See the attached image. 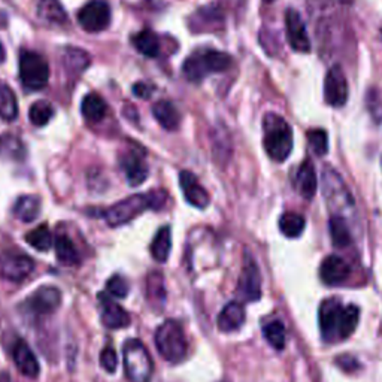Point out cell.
<instances>
[{
    "label": "cell",
    "mask_w": 382,
    "mask_h": 382,
    "mask_svg": "<svg viewBox=\"0 0 382 382\" xmlns=\"http://www.w3.org/2000/svg\"><path fill=\"white\" fill-rule=\"evenodd\" d=\"M238 293L246 302H257L261 297V275L253 256L248 253L238 282Z\"/></svg>",
    "instance_id": "cell-11"
},
{
    "label": "cell",
    "mask_w": 382,
    "mask_h": 382,
    "mask_svg": "<svg viewBox=\"0 0 382 382\" xmlns=\"http://www.w3.org/2000/svg\"><path fill=\"white\" fill-rule=\"evenodd\" d=\"M12 357L14 363L18 367V371L28 378H37L41 372V366L36 359V355L32 352L30 347L24 340L18 339L12 350Z\"/></svg>",
    "instance_id": "cell-16"
},
{
    "label": "cell",
    "mask_w": 382,
    "mask_h": 382,
    "mask_svg": "<svg viewBox=\"0 0 382 382\" xmlns=\"http://www.w3.org/2000/svg\"><path fill=\"white\" fill-rule=\"evenodd\" d=\"M61 303V292L56 287H41L28 299L32 312L47 315L54 312Z\"/></svg>",
    "instance_id": "cell-13"
},
{
    "label": "cell",
    "mask_w": 382,
    "mask_h": 382,
    "mask_svg": "<svg viewBox=\"0 0 382 382\" xmlns=\"http://www.w3.org/2000/svg\"><path fill=\"white\" fill-rule=\"evenodd\" d=\"M323 186L327 203L338 210H344L342 208H354L352 196L350 194L345 182L342 181L339 174L330 166L324 167L323 172Z\"/></svg>",
    "instance_id": "cell-7"
},
{
    "label": "cell",
    "mask_w": 382,
    "mask_h": 382,
    "mask_svg": "<svg viewBox=\"0 0 382 382\" xmlns=\"http://www.w3.org/2000/svg\"><path fill=\"white\" fill-rule=\"evenodd\" d=\"M265 2H268V4H270V2H273V0H265Z\"/></svg>",
    "instance_id": "cell-45"
},
{
    "label": "cell",
    "mask_w": 382,
    "mask_h": 382,
    "mask_svg": "<svg viewBox=\"0 0 382 382\" xmlns=\"http://www.w3.org/2000/svg\"><path fill=\"white\" fill-rule=\"evenodd\" d=\"M308 142L311 145L315 155L323 157L328 151V138L326 130L323 129H312L308 131Z\"/></svg>",
    "instance_id": "cell-37"
},
{
    "label": "cell",
    "mask_w": 382,
    "mask_h": 382,
    "mask_svg": "<svg viewBox=\"0 0 382 382\" xmlns=\"http://www.w3.org/2000/svg\"><path fill=\"white\" fill-rule=\"evenodd\" d=\"M321 335L326 342H339L350 338L359 326L360 309L355 305L344 306L339 299H326L318 312Z\"/></svg>",
    "instance_id": "cell-1"
},
{
    "label": "cell",
    "mask_w": 382,
    "mask_h": 382,
    "mask_svg": "<svg viewBox=\"0 0 382 382\" xmlns=\"http://www.w3.org/2000/svg\"><path fill=\"white\" fill-rule=\"evenodd\" d=\"M351 269L348 263L340 258L339 256H328L323 260L320 275L324 284L327 285H339L348 280Z\"/></svg>",
    "instance_id": "cell-15"
},
{
    "label": "cell",
    "mask_w": 382,
    "mask_h": 382,
    "mask_svg": "<svg viewBox=\"0 0 382 382\" xmlns=\"http://www.w3.org/2000/svg\"><path fill=\"white\" fill-rule=\"evenodd\" d=\"M35 269V261L21 253L0 254V278L11 282H21L29 278Z\"/></svg>",
    "instance_id": "cell-9"
},
{
    "label": "cell",
    "mask_w": 382,
    "mask_h": 382,
    "mask_svg": "<svg viewBox=\"0 0 382 382\" xmlns=\"http://www.w3.org/2000/svg\"><path fill=\"white\" fill-rule=\"evenodd\" d=\"M78 23L85 32L99 33L105 30L111 23V8L105 0H90L80 12H78Z\"/></svg>",
    "instance_id": "cell-8"
},
{
    "label": "cell",
    "mask_w": 382,
    "mask_h": 382,
    "mask_svg": "<svg viewBox=\"0 0 382 382\" xmlns=\"http://www.w3.org/2000/svg\"><path fill=\"white\" fill-rule=\"evenodd\" d=\"M285 29L290 47L297 52H303V54L311 51V39L306 25L303 23L299 12L293 8L285 11Z\"/></svg>",
    "instance_id": "cell-12"
},
{
    "label": "cell",
    "mask_w": 382,
    "mask_h": 382,
    "mask_svg": "<svg viewBox=\"0 0 382 382\" xmlns=\"http://www.w3.org/2000/svg\"><path fill=\"white\" fill-rule=\"evenodd\" d=\"M23 150L21 142L12 136H4L0 139V151H4L8 157H20V151Z\"/></svg>",
    "instance_id": "cell-41"
},
{
    "label": "cell",
    "mask_w": 382,
    "mask_h": 382,
    "mask_svg": "<svg viewBox=\"0 0 382 382\" xmlns=\"http://www.w3.org/2000/svg\"><path fill=\"white\" fill-rule=\"evenodd\" d=\"M350 96L347 76L340 66L335 64L328 69L324 80V100L333 108H342Z\"/></svg>",
    "instance_id": "cell-10"
},
{
    "label": "cell",
    "mask_w": 382,
    "mask_h": 382,
    "mask_svg": "<svg viewBox=\"0 0 382 382\" xmlns=\"http://www.w3.org/2000/svg\"><path fill=\"white\" fill-rule=\"evenodd\" d=\"M263 335L265 339L275 350H284L285 340H287V332L285 327L281 321H270L265 327H263Z\"/></svg>",
    "instance_id": "cell-35"
},
{
    "label": "cell",
    "mask_w": 382,
    "mask_h": 382,
    "mask_svg": "<svg viewBox=\"0 0 382 382\" xmlns=\"http://www.w3.org/2000/svg\"><path fill=\"white\" fill-rule=\"evenodd\" d=\"M52 114H54V109H52L51 103H48L47 100L35 102L29 109L30 121L37 127H42V126L48 124V121L52 118Z\"/></svg>",
    "instance_id": "cell-36"
},
{
    "label": "cell",
    "mask_w": 382,
    "mask_h": 382,
    "mask_svg": "<svg viewBox=\"0 0 382 382\" xmlns=\"http://www.w3.org/2000/svg\"><path fill=\"white\" fill-rule=\"evenodd\" d=\"M102 305V321L108 328H123L130 324V315L105 294H99Z\"/></svg>",
    "instance_id": "cell-17"
},
{
    "label": "cell",
    "mask_w": 382,
    "mask_h": 382,
    "mask_svg": "<svg viewBox=\"0 0 382 382\" xmlns=\"http://www.w3.org/2000/svg\"><path fill=\"white\" fill-rule=\"evenodd\" d=\"M381 36H382V30H381Z\"/></svg>",
    "instance_id": "cell-46"
},
{
    "label": "cell",
    "mask_w": 382,
    "mask_h": 382,
    "mask_svg": "<svg viewBox=\"0 0 382 382\" xmlns=\"http://www.w3.org/2000/svg\"><path fill=\"white\" fill-rule=\"evenodd\" d=\"M133 47L143 57L154 59L160 54V39L153 30H142L131 37Z\"/></svg>",
    "instance_id": "cell-22"
},
{
    "label": "cell",
    "mask_w": 382,
    "mask_h": 382,
    "mask_svg": "<svg viewBox=\"0 0 382 382\" xmlns=\"http://www.w3.org/2000/svg\"><path fill=\"white\" fill-rule=\"evenodd\" d=\"M366 105H367V109H369V112H371L374 120L376 123H381L382 121V99L375 88L367 91Z\"/></svg>",
    "instance_id": "cell-38"
},
{
    "label": "cell",
    "mask_w": 382,
    "mask_h": 382,
    "mask_svg": "<svg viewBox=\"0 0 382 382\" xmlns=\"http://www.w3.org/2000/svg\"><path fill=\"white\" fill-rule=\"evenodd\" d=\"M306 226V221L300 214L296 213H285L280 218V230L282 232L284 236L287 238H299V236L303 233Z\"/></svg>",
    "instance_id": "cell-33"
},
{
    "label": "cell",
    "mask_w": 382,
    "mask_h": 382,
    "mask_svg": "<svg viewBox=\"0 0 382 382\" xmlns=\"http://www.w3.org/2000/svg\"><path fill=\"white\" fill-rule=\"evenodd\" d=\"M147 297L148 302L155 308H163L166 302V288H165V278L159 272H154L148 276L147 281Z\"/></svg>",
    "instance_id": "cell-31"
},
{
    "label": "cell",
    "mask_w": 382,
    "mask_h": 382,
    "mask_svg": "<svg viewBox=\"0 0 382 382\" xmlns=\"http://www.w3.org/2000/svg\"><path fill=\"white\" fill-rule=\"evenodd\" d=\"M328 230H330L332 242L335 246L345 248L351 244L352 238L348 229V224L342 215H333L330 218V222H328Z\"/></svg>",
    "instance_id": "cell-32"
},
{
    "label": "cell",
    "mask_w": 382,
    "mask_h": 382,
    "mask_svg": "<svg viewBox=\"0 0 382 382\" xmlns=\"http://www.w3.org/2000/svg\"><path fill=\"white\" fill-rule=\"evenodd\" d=\"M63 61H64L66 68L72 71L73 73H81L90 66L91 57L87 51H84L81 48L69 47V48L64 49Z\"/></svg>",
    "instance_id": "cell-30"
},
{
    "label": "cell",
    "mask_w": 382,
    "mask_h": 382,
    "mask_svg": "<svg viewBox=\"0 0 382 382\" xmlns=\"http://www.w3.org/2000/svg\"><path fill=\"white\" fill-rule=\"evenodd\" d=\"M179 187L182 190L184 199H186L191 206L197 209H205L209 205V194L201 186L197 178L189 172V170H182L179 174Z\"/></svg>",
    "instance_id": "cell-14"
},
{
    "label": "cell",
    "mask_w": 382,
    "mask_h": 382,
    "mask_svg": "<svg viewBox=\"0 0 382 382\" xmlns=\"http://www.w3.org/2000/svg\"><path fill=\"white\" fill-rule=\"evenodd\" d=\"M107 103L96 93H90L83 99L81 112L88 123L102 121L107 115Z\"/></svg>",
    "instance_id": "cell-24"
},
{
    "label": "cell",
    "mask_w": 382,
    "mask_h": 382,
    "mask_svg": "<svg viewBox=\"0 0 382 382\" xmlns=\"http://www.w3.org/2000/svg\"><path fill=\"white\" fill-rule=\"evenodd\" d=\"M37 17L51 24H64L68 21V12L64 11L60 0H39Z\"/></svg>",
    "instance_id": "cell-23"
},
{
    "label": "cell",
    "mask_w": 382,
    "mask_h": 382,
    "mask_svg": "<svg viewBox=\"0 0 382 382\" xmlns=\"http://www.w3.org/2000/svg\"><path fill=\"white\" fill-rule=\"evenodd\" d=\"M153 115L163 129L177 130L181 123V115L172 103L160 100L153 105Z\"/></svg>",
    "instance_id": "cell-21"
},
{
    "label": "cell",
    "mask_w": 382,
    "mask_h": 382,
    "mask_svg": "<svg viewBox=\"0 0 382 382\" xmlns=\"http://www.w3.org/2000/svg\"><path fill=\"white\" fill-rule=\"evenodd\" d=\"M296 186L297 191L305 197L306 201H312L315 193H317V174H315L314 165L306 160L300 165L296 174Z\"/></svg>",
    "instance_id": "cell-19"
},
{
    "label": "cell",
    "mask_w": 382,
    "mask_h": 382,
    "mask_svg": "<svg viewBox=\"0 0 382 382\" xmlns=\"http://www.w3.org/2000/svg\"><path fill=\"white\" fill-rule=\"evenodd\" d=\"M155 347L162 357L169 363H181L186 359L189 345L179 323L167 320L155 332Z\"/></svg>",
    "instance_id": "cell-4"
},
{
    "label": "cell",
    "mask_w": 382,
    "mask_h": 382,
    "mask_svg": "<svg viewBox=\"0 0 382 382\" xmlns=\"http://www.w3.org/2000/svg\"><path fill=\"white\" fill-rule=\"evenodd\" d=\"M124 374L131 382H150L154 363L150 352L139 339H130L124 344Z\"/></svg>",
    "instance_id": "cell-5"
},
{
    "label": "cell",
    "mask_w": 382,
    "mask_h": 382,
    "mask_svg": "<svg viewBox=\"0 0 382 382\" xmlns=\"http://www.w3.org/2000/svg\"><path fill=\"white\" fill-rule=\"evenodd\" d=\"M20 78L23 85L30 91H41L49 80L47 60L33 51H23L20 56Z\"/></svg>",
    "instance_id": "cell-6"
},
{
    "label": "cell",
    "mask_w": 382,
    "mask_h": 382,
    "mask_svg": "<svg viewBox=\"0 0 382 382\" xmlns=\"http://www.w3.org/2000/svg\"><path fill=\"white\" fill-rule=\"evenodd\" d=\"M107 290L108 293L117 299H123L129 294V285L126 280L120 275H114L108 280L107 282Z\"/></svg>",
    "instance_id": "cell-39"
},
{
    "label": "cell",
    "mask_w": 382,
    "mask_h": 382,
    "mask_svg": "<svg viewBox=\"0 0 382 382\" xmlns=\"http://www.w3.org/2000/svg\"><path fill=\"white\" fill-rule=\"evenodd\" d=\"M18 117V103L14 91L0 81V118L5 121H14Z\"/></svg>",
    "instance_id": "cell-27"
},
{
    "label": "cell",
    "mask_w": 382,
    "mask_h": 382,
    "mask_svg": "<svg viewBox=\"0 0 382 382\" xmlns=\"http://www.w3.org/2000/svg\"><path fill=\"white\" fill-rule=\"evenodd\" d=\"M196 17H197L196 18V28H199V25L205 21V23H209L210 29H213L214 25L217 28V24H220L222 21V16L220 14V11L217 8H213V6L199 11L196 14Z\"/></svg>",
    "instance_id": "cell-40"
},
{
    "label": "cell",
    "mask_w": 382,
    "mask_h": 382,
    "mask_svg": "<svg viewBox=\"0 0 382 382\" xmlns=\"http://www.w3.org/2000/svg\"><path fill=\"white\" fill-rule=\"evenodd\" d=\"M56 246V254L60 263L66 266H75L80 263V254H78V249L75 244L71 241L69 236L60 234L54 242Z\"/></svg>",
    "instance_id": "cell-28"
},
{
    "label": "cell",
    "mask_w": 382,
    "mask_h": 382,
    "mask_svg": "<svg viewBox=\"0 0 382 382\" xmlns=\"http://www.w3.org/2000/svg\"><path fill=\"white\" fill-rule=\"evenodd\" d=\"M263 131L265 139L263 145L270 159L276 163H282L287 160L293 151V129L287 123L285 118L278 114L269 112L263 120Z\"/></svg>",
    "instance_id": "cell-3"
},
{
    "label": "cell",
    "mask_w": 382,
    "mask_h": 382,
    "mask_svg": "<svg viewBox=\"0 0 382 382\" xmlns=\"http://www.w3.org/2000/svg\"><path fill=\"white\" fill-rule=\"evenodd\" d=\"M245 321V309L238 302H230L218 315L217 326L221 332H234L242 327Z\"/></svg>",
    "instance_id": "cell-18"
},
{
    "label": "cell",
    "mask_w": 382,
    "mask_h": 382,
    "mask_svg": "<svg viewBox=\"0 0 382 382\" xmlns=\"http://www.w3.org/2000/svg\"><path fill=\"white\" fill-rule=\"evenodd\" d=\"M6 59V52H5V48L2 45V42H0V64H2Z\"/></svg>",
    "instance_id": "cell-44"
},
{
    "label": "cell",
    "mask_w": 382,
    "mask_h": 382,
    "mask_svg": "<svg viewBox=\"0 0 382 382\" xmlns=\"http://www.w3.org/2000/svg\"><path fill=\"white\" fill-rule=\"evenodd\" d=\"M170 249H172V233H170V227H162L157 232L155 238L151 244V254L154 260L159 263H165L169 258Z\"/></svg>",
    "instance_id": "cell-29"
},
{
    "label": "cell",
    "mask_w": 382,
    "mask_h": 382,
    "mask_svg": "<svg viewBox=\"0 0 382 382\" xmlns=\"http://www.w3.org/2000/svg\"><path fill=\"white\" fill-rule=\"evenodd\" d=\"M201 60L203 63V68L206 73H214V72H224L230 69L233 63L232 57L226 52L215 51V49H208L205 52H199Z\"/></svg>",
    "instance_id": "cell-26"
},
{
    "label": "cell",
    "mask_w": 382,
    "mask_h": 382,
    "mask_svg": "<svg viewBox=\"0 0 382 382\" xmlns=\"http://www.w3.org/2000/svg\"><path fill=\"white\" fill-rule=\"evenodd\" d=\"M166 201L167 193L165 190H157L147 194H133L105 210L103 218L111 227H118L136 218L143 210L162 209Z\"/></svg>",
    "instance_id": "cell-2"
},
{
    "label": "cell",
    "mask_w": 382,
    "mask_h": 382,
    "mask_svg": "<svg viewBox=\"0 0 382 382\" xmlns=\"http://www.w3.org/2000/svg\"><path fill=\"white\" fill-rule=\"evenodd\" d=\"M121 167L126 172L127 181L131 187H138L148 178V166L138 154H126L121 159Z\"/></svg>",
    "instance_id": "cell-20"
},
{
    "label": "cell",
    "mask_w": 382,
    "mask_h": 382,
    "mask_svg": "<svg viewBox=\"0 0 382 382\" xmlns=\"http://www.w3.org/2000/svg\"><path fill=\"white\" fill-rule=\"evenodd\" d=\"M100 364L103 366V369L109 374H114L115 369L118 366V359H117V352L108 347L105 348L102 352H100Z\"/></svg>",
    "instance_id": "cell-42"
},
{
    "label": "cell",
    "mask_w": 382,
    "mask_h": 382,
    "mask_svg": "<svg viewBox=\"0 0 382 382\" xmlns=\"http://www.w3.org/2000/svg\"><path fill=\"white\" fill-rule=\"evenodd\" d=\"M25 241H28L29 245H32L37 251H48V249L52 246V234L48 229L47 224H42V226H37L32 232L28 233L25 236Z\"/></svg>",
    "instance_id": "cell-34"
},
{
    "label": "cell",
    "mask_w": 382,
    "mask_h": 382,
    "mask_svg": "<svg viewBox=\"0 0 382 382\" xmlns=\"http://www.w3.org/2000/svg\"><path fill=\"white\" fill-rule=\"evenodd\" d=\"M133 95L138 96L139 99H150L151 97V88L147 84L138 83L133 85Z\"/></svg>",
    "instance_id": "cell-43"
},
{
    "label": "cell",
    "mask_w": 382,
    "mask_h": 382,
    "mask_svg": "<svg viewBox=\"0 0 382 382\" xmlns=\"http://www.w3.org/2000/svg\"><path fill=\"white\" fill-rule=\"evenodd\" d=\"M41 213V201L36 196H21L14 205V215L23 222H32Z\"/></svg>",
    "instance_id": "cell-25"
}]
</instances>
